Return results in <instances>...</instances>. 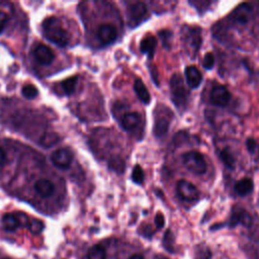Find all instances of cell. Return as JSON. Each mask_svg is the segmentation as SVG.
<instances>
[{
	"label": "cell",
	"instance_id": "obj_1",
	"mask_svg": "<svg viewBox=\"0 0 259 259\" xmlns=\"http://www.w3.org/2000/svg\"><path fill=\"white\" fill-rule=\"evenodd\" d=\"M42 32L50 41L59 47L64 48L69 44L68 32L62 26L61 21L55 16H50L44 20Z\"/></svg>",
	"mask_w": 259,
	"mask_h": 259
},
{
	"label": "cell",
	"instance_id": "obj_2",
	"mask_svg": "<svg viewBox=\"0 0 259 259\" xmlns=\"http://www.w3.org/2000/svg\"><path fill=\"white\" fill-rule=\"evenodd\" d=\"M170 92L173 103L179 110H183L188 101V91L186 90L181 76L174 73L170 78Z\"/></svg>",
	"mask_w": 259,
	"mask_h": 259
},
{
	"label": "cell",
	"instance_id": "obj_3",
	"mask_svg": "<svg viewBox=\"0 0 259 259\" xmlns=\"http://www.w3.org/2000/svg\"><path fill=\"white\" fill-rule=\"evenodd\" d=\"M173 118L172 111L163 106L162 104H159L154 113V127L153 133L156 138H162L165 136L169 130L170 122Z\"/></svg>",
	"mask_w": 259,
	"mask_h": 259
},
{
	"label": "cell",
	"instance_id": "obj_4",
	"mask_svg": "<svg viewBox=\"0 0 259 259\" xmlns=\"http://www.w3.org/2000/svg\"><path fill=\"white\" fill-rule=\"evenodd\" d=\"M182 163L190 172L200 175L206 171V162L202 154L196 151H189L182 155Z\"/></svg>",
	"mask_w": 259,
	"mask_h": 259
},
{
	"label": "cell",
	"instance_id": "obj_5",
	"mask_svg": "<svg viewBox=\"0 0 259 259\" xmlns=\"http://www.w3.org/2000/svg\"><path fill=\"white\" fill-rule=\"evenodd\" d=\"M183 30L184 32V42L189 50V55H191V58H194V56L197 54L200 44H201V29L199 27H185Z\"/></svg>",
	"mask_w": 259,
	"mask_h": 259
},
{
	"label": "cell",
	"instance_id": "obj_6",
	"mask_svg": "<svg viewBox=\"0 0 259 259\" xmlns=\"http://www.w3.org/2000/svg\"><path fill=\"white\" fill-rule=\"evenodd\" d=\"M253 14V7L250 3H241L229 15L230 20L238 25H246Z\"/></svg>",
	"mask_w": 259,
	"mask_h": 259
},
{
	"label": "cell",
	"instance_id": "obj_7",
	"mask_svg": "<svg viewBox=\"0 0 259 259\" xmlns=\"http://www.w3.org/2000/svg\"><path fill=\"white\" fill-rule=\"evenodd\" d=\"M148 13L147 6L143 2H136L131 4L127 7V17H128V24L131 27L137 26L141 23Z\"/></svg>",
	"mask_w": 259,
	"mask_h": 259
},
{
	"label": "cell",
	"instance_id": "obj_8",
	"mask_svg": "<svg viewBox=\"0 0 259 259\" xmlns=\"http://www.w3.org/2000/svg\"><path fill=\"white\" fill-rule=\"evenodd\" d=\"M176 191L178 195L185 201H194L198 198L197 188L187 180H179L176 186Z\"/></svg>",
	"mask_w": 259,
	"mask_h": 259
},
{
	"label": "cell",
	"instance_id": "obj_9",
	"mask_svg": "<svg viewBox=\"0 0 259 259\" xmlns=\"http://www.w3.org/2000/svg\"><path fill=\"white\" fill-rule=\"evenodd\" d=\"M33 57L34 59L40 64V65H50L54 62L55 60V53L53 52V50L44 45V44H39L37 45L34 49H33Z\"/></svg>",
	"mask_w": 259,
	"mask_h": 259
},
{
	"label": "cell",
	"instance_id": "obj_10",
	"mask_svg": "<svg viewBox=\"0 0 259 259\" xmlns=\"http://www.w3.org/2000/svg\"><path fill=\"white\" fill-rule=\"evenodd\" d=\"M231 99V93L223 85H215L210 91V100L214 105L226 106Z\"/></svg>",
	"mask_w": 259,
	"mask_h": 259
},
{
	"label": "cell",
	"instance_id": "obj_11",
	"mask_svg": "<svg viewBox=\"0 0 259 259\" xmlns=\"http://www.w3.org/2000/svg\"><path fill=\"white\" fill-rule=\"evenodd\" d=\"M51 160L57 167L65 169L71 165L73 160V155L70 150L61 148L52 154Z\"/></svg>",
	"mask_w": 259,
	"mask_h": 259
},
{
	"label": "cell",
	"instance_id": "obj_12",
	"mask_svg": "<svg viewBox=\"0 0 259 259\" xmlns=\"http://www.w3.org/2000/svg\"><path fill=\"white\" fill-rule=\"evenodd\" d=\"M97 37L102 45H110L117 37V30L111 24H101L97 29Z\"/></svg>",
	"mask_w": 259,
	"mask_h": 259
},
{
	"label": "cell",
	"instance_id": "obj_13",
	"mask_svg": "<svg viewBox=\"0 0 259 259\" xmlns=\"http://www.w3.org/2000/svg\"><path fill=\"white\" fill-rule=\"evenodd\" d=\"M185 78L190 88H197L202 81V75L195 66H188L185 69Z\"/></svg>",
	"mask_w": 259,
	"mask_h": 259
},
{
	"label": "cell",
	"instance_id": "obj_14",
	"mask_svg": "<svg viewBox=\"0 0 259 259\" xmlns=\"http://www.w3.org/2000/svg\"><path fill=\"white\" fill-rule=\"evenodd\" d=\"M251 223H252V218L244 208L238 207L233 210V213L231 217V222H230V225L232 227H234L238 224H241L244 226H250Z\"/></svg>",
	"mask_w": 259,
	"mask_h": 259
},
{
	"label": "cell",
	"instance_id": "obj_15",
	"mask_svg": "<svg viewBox=\"0 0 259 259\" xmlns=\"http://www.w3.org/2000/svg\"><path fill=\"white\" fill-rule=\"evenodd\" d=\"M141 121V116L137 112L124 113L120 118V125L124 131H133Z\"/></svg>",
	"mask_w": 259,
	"mask_h": 259
},
{
	"label": "cell",
	"instance_id": "obj_16",
	"mask_svg": "<svg viewBox=\"0 0 259 259\" xmlns=\"http://www.w3.org/2000/svg\"><path fill=\"white\" fill-rule=\"evenodd\" d=\"M34 190L38 195L41 197H49L51 196L55 191V186L52 181L48 179H38L34 185Z\"/></svg>",
	"mask_w": 259,
	"mask_h": 259
},
{
	"label": "cell",
	"instance_id": "obj_17",
	"mask_svg": "<svg viewBox=\"0 0 259 259\" xmlns=\"http://www.w3.org/2000/svg\"><path fill=\"white\" fill-rule=\"evenodd\" d=\"M156 46H157V38L154 35L149 34V35H147L146 37H144L142 39L141 45H140V49H141L142 53L148 55V57L150 59H152L153 56H154Z\"/></svg>",
	"mask_w": 259,
	"mask_h": 259
},
{
	"label": "cell",
	"instance_id": "obj_18",
	"mask_svg": "<svg viewBox=\"0 0 259 259\" xmlns=\"http://www.w3.org/2000/svg\"><path fill=\"white\" fill-rule=\"evenodd\" d=\"M254 183L253 180L250 178H243L235 183L234 189L235 192L240 196H245L253 191Z\"/></svg>",
	"mask_w": 259,
	"mask_h": 259
},
{
	"label": "cell",
	"instance_id": "obj_19",
	"mask_svg": "<svg viewBox=\"0 0 259 259\" xmlns=\"http://www.w3.org/2000/svg\"><path fill=\"white\" fill-rule=\"evenodd\" d=\"M134 89L136 94L138 95L139 99L145 103V104H149L151 101V95L146 87V85L144 84V82L140 79H137L134 83Z\"/></svg>",
	"mask_w": 259,
	"mask_h": 259
},
{
	"label": "cell",
	"instance_id": "obj_20",
	"mask_svg": "<svg viewBox=\"0 0 259 259\" xmlns=\"http://www.w3.org/2000/svg\"><path fill=\"white\" fill-rule=\"evenodd\" d=\"M20 226L19 219L13 213H6L2 218V227L8 232L15 231Z\"/></svg>",
	"mask_w": 259,
	"mask_h": 259
},
{
	"label": "cell",
	"instance_id": "obj_21",
	"mask_svg": "<svg viewBox=\"0 0 259 259\" xmlns=\"http://www.w3.org/2000/svg\"><path fill=\"white\" fill-rule=\"evenodd\" d=\"M220 158L226 167L230 169L235 167V158L229 148H225L220 152Z\"/></svg>",
	"mask_w": 259,
	"mask_h": 259
},
{
	"label": "cell",
	"instance_id": "obj_22",
	"mask_svg": "<svg viewBox=\"0 0 259 259\" xmlns=\"http://www.w3.org/2000/svg\"><path fill=\"white\" fill-rule=\"evenodd\" d=\"M77 83H78V77L77 76H74V77H70L66 80H64L62 82V89L64 90V92L67 94V95H70L72 94L75 89H76V86H77Z\"/></svg>",
	"mask_w": 259,
	"mask_h": 259
},
{
	"label": "cell",
	"instance_id": "obj_23",
	"mask_svg": "<svg viewBox=\"0 0 259 259\" xmlns=\"http://www.w3.org/2000/svg\"><path fill=\"white\" fill-rule=\"evenodd\" d=\"M105 250L100 245H94L91 247L87 254V259H105Z\"/></svg>",
	"mask_w": 259,
	"mask_h": 259
},
{
	"label": "cell",
	"instance_id": "obj_24",
	"mask_svg": "<svg viewBox=\"0 0 259 259\" xmlns=\"http://www.w3.org/2000/svg\"><path fill=\"white\" fill-rule=\"evenodd\" d=\"M132 179L137 184H143L144 183L145 174H144L143 169L139 165H136L134 167L133 172H132Z\"/></svg>",
	"mask_w": 259,
	"mask_h": 259
},
{
	"label": "cell",
	"instance_id": "obj_25",
	"mask_svg": "<svg viewBox=\"0 0 259 259\" xmlns=\"http://www.w3.org/2000/svg\"><path fill=\"white\" fill-rule=\"evenodd\" d=\"M109 167H110L112 170L121 173V172L123 171L124 167H125V164H124V161H123L121 158H119V157H114L113 159L110 160V162H109Z\"/></svg>",
	"mask_w": 259,
	"mask_h": 259
},
{
	"label": "cell",
	"instance_id": "obj_26",
	"mask_svg": "<svg viewBox=\"0 0 259 259\" xmlns=\"http://www.w3.org/2000/svg\"><path fill=\"white\" fill-rule=\"evenodd\" d=\"M38 94V91L36 89V87H34L31 84H27L25 86H23L22 88V95L27 98V99H32L34 98L36 95Z\"/></svg>",
	"mask_w": 259,
	"mask_h": 259
},
{
	"label": "cell",
	"instance_id": "obj_27",
	"mask_svg": "<svg viewBox=\"0 0 259 259\" xmlns=\"http://www.w3.org/2000/svg\"><path fill=\"white\" fill-rule=\"evenodd\" d=\"M28 229L33 234H39L44 229V224L38 220H32L28 225Z\"/></svg>",
	"mask_w": 259,
	"mask_h": 259
},
{
	"label": "cell",
	"instance_id": "obj_28",
	"mask_svg": "<svg viewBox=\"0 0 259 259\" xmlns=\"http://www.w3.org/2000/svg\"><path fill=\"white\" fill-rule=\"evenodd\" d=\"M213 64H214V57H213V55L211 53L205 54V56L203 58V61H202L203 68L206 69V70H210L213 67Z\"/></svg>",
	"mask_w": 259,
	"mask_h": 259
},
{
	"label": "cell",
	"instance_id": "obj_29",
	"mask_svg": "<svg viewBox=\"0 0 259 259\" xmlns=\"http://www.w3.org/2000/svg\"><path fill=\"white\" fill-rule=\"evenodd\" d=\"M159 35L162 39V42L164 45V47L169 48V42H170V37L172 35V33L169 30H162L159 32Z\"/></svg>",
	"mask_w": 259,
	"mask_h": 259
},
{
	"label": "cell",
	"instance_id": "obj_30",
	"mask_svg": "<svg viewBox=\"0 0 259 259\" xmlns=\"http://www.w3.org/2000/svg\"><path fill=\"white\" fill-rule=\"evenodd\" d=\"M7 13H5L4 11H0V33L5 29L6 27V23H7Z\"/></svg>",
	"mask_w": 259,
	"mask_h": 259
},
{
	"label": "cell",
	"instance_id": "obj_31",
	"mask_svg": "<svg viewBox=\"0 0 259 259\" xmlns=\"http://www.w3.org/2000/svg\"><path fill=\"white\" fill-rule=\"evenodd\" d=\"M155 224H156V227L158 229H161V228L164 227L165 220H164V215L161 212L156 214V217H155Z\"/></svg>",
	"mask_w": 259,
	"mask_h": 259
},
{
	"label": "cell",
	"instance_id": "obj_32",
	"mask_svg": "<svg viewBox=\"0 0 259 259\" xmlns=\"http://www.w3.org/2000/svg\"><path fill=\"white\" fill-rule=\"evenodd\" d=\"M246 146H247V150L250 152V153H253L256 149V142L254 139L252 138H249L247 141H246Z\"/></svg>",
	"mask_w": 259,
	"mask_h": 259
},
{
	"label": "cell",
	"instance_id": "obj_33",
	"mask_svg": "<svg viewBox=\"0 0 259 259\" xmlns=\"http://www.w3.org/2000/svg\"><path fill=\"white\" fill-rule=\"evenodd\" d=\"M5 160H6L5 152H4V150L2 148H0V166L5 163Z\"/></svg>",
	"mask_w": 259,
	"mask_h": 259
},
{
	"label": "cell",
	"instance_id": "obj_34",
	"mask_svg": "<svg viewBox=\"0 0 259 259\" xmlns=\"http://www.w3.org/2000/svg\"><path fill=\"white\" fill-rule=\"evenodd\" d=\"M130 259H145V258H144V256L141 255V254H135V255L131 256Z\"/></svg>",
	"mask_w": 259,
	"mask_h": 259
}]
</instances>
